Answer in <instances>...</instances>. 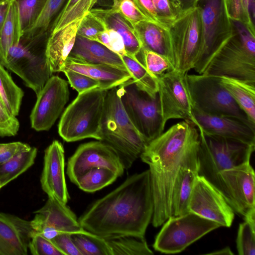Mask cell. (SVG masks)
Here are the masks:
<instances>
[{
	"mask_svg": "<svg viewBox=\"0 0 255 255\" xmlns=\"http://www.w3.org/2000/svg\"><path fill=\"white\" fill-rule=\"evenodd\" d=\"M153 210L148 169L128 177L97 200L78 221L85 230L106 240L125 236L144 238Z\"/></svg>",
	"mask_w": 255,
	"mask_h": 255,
	"instance_id": "cell-1",
	"label": "cell"
},
{
	"mask_svg": "<svg viewBox=\"0 0 255 255\" xmlns=\"http://www.w3.org/2000/svg\"><path fill=\"white\" fill-rule=\"evenodd\" d=\"M199 142L196 126L183 121L149 141L141 155V160L149 167L154 227L172 216L173 189L180 168L185 166L198 169Z\"/></svg>",
	"mask_w": 255,
	"mask_h": 255,
	"instance_id": "cell-2",
	"label": "cell"
},
{
	"mask_svg": "<svg viewBox=\"0 0 255 255\" xmlns=\"http://www.w3.org/2000/svg\"><path fill=\"white\" fill-rule=\"evenodd\" d=\"M101 141L114 148L125 169L140 157L148 143L125 110L119 86L107 91Z\"/></svg>",
	"mask_w": 255,
	"mask_h": 255,
	"instance_id": "cell-3",
	"label": "cell"
},
{
	"mask_svg": "<svg viewBox=\"0 0 255 255\" xmlns=\"http://www.w3.org/2000/svg\"><path fill=\"white\" fill-rule=\"evenodd\" d=\"M232 37L212 56L201 74L255 82V32L232 20Z\"/></svg>",
	"mask_w": 255,
	"mask_h": 255,
	"instance_id": "cell-4",
	"label": "cell"
},
{
	"mask_svg": "<svg viewBox=\"0 0 255 255\" xmlns=\"http://www.w3.org/2000/svg\"><path fill=\"white\" fill-rule=\"evenodd\" d=\"M106 90L94 88L78 94L63 112L58 133L67 142L92 138L102 140Z\"/></svg>",
	"mask_w": 255,
	"mask_h": 255,
	"instance_id": "cell-5",
	"label": "cell"
},
{
	"mask_svg": "<svg viewBox=\"0 0 255 255\" xmlns=\"http://www.w3.org/2000/svg\"><path fill=\"white\" fill-rule=\"evenodd\" d=\"M198 174L219 190L218 173L250 161L255 145L204 132L198 128Z\"/></svg>",
	"mask_w": 255,
	"mask_h": 255,
	"instance_id": "cell-6",
	"label": "cell"
},
{
	"mask_svg": "<svg viewBox=\"0 0 255 255\" xmlns=\"http://www.w3.org/2000/svg\"><path fill=\"white\" fill-rule=\"evenodd\" d=\"M193 110L214 116L237 118L255 128L220 82V77L203 74L185 76Z\"/></svg>",
	"mask_w": 255,
	"mask_h": 255,
	"instance_id": "cell-7",
	"label": "cell"
},
{
	"mask_svg": "<svg viewBox=\"0 0 255 255\" xmlns=\"http://www.w3.org/2000/svg\"><path fill=\"white\" fill-rule=\"evenodd\" d=\"M47 39L21 37L18 45L10 48L5 60L0 63L18 75L36 95L52 76L46 53Z\"/></svg>",
	"mask_w": 255,
	"mask_h": 255,
	"instance_id": "cell-8",
	"label": "cell"
},
{
	"mask_svg": "<svg viewBox=\"0 0 255 255\" xmlns=\"http://www.w3.org/2000/svg\"><path fill=\"white\" fill-rule=\"evenodd\" d=\"M169 29L171 39V63L174 69L187 74L193 69L202 44L200 7L197 5L181 12Z\"/></svg>",
	"mask_w": 255,
	"mask_h": 255,
	"instance_id": "cell-9",
	"label": "cell"
},
{
	"mask_svg": "<svg viewBox=\"0 0 255 255\" xmlns=\"http://www.w3.org/2000/svg\"><path fill=\"white\" fill-rule=\"evenodd\" d=\"M202 22L201 49L193 69L201 74L208 62L233 35L226 0H199Z\"/></svg>",
	"mask_w": 255,
	"mask_h": 255,
	"instance_id": "cell-10",
	"label": "cell"
},
{
	"mask_svg": "<svg viewBox=\"0 0 255 255\" xmlns=\"http://www.w3.org/2000/svg\"><path fill=\"white\" fill-rule=\"evenodd\" d=\"M163 225L153 247L157 252L167 254L182 252L206 234L221 227L191 212L171 216Z\"/></svg>",
	"mask_w": 255,
	"mask_h": 255,
	"instance_id": "cell-11",
	"label": "cell"
},
{
	"mask_svg": "<svg viewBox=\"0 0 255 255\" xmlns=\"http://www.w3.org/2000/svg\"><path fill=\"white\" fill-rule=\"evenodd\" d=\"M123 107L134 126L148 143L164 129L158 96H149L130 79L119 86Z\"/></svg>",
	"mask_w": 255,
	"mask_h": 255,
	"instance_id": "cell-12",
	"label": "cell"
},
{
	"mask_svg": "<svg viewBox=\"0 0 255 255\" xmlns=\"http://www.w3.org/2000/svg\"><path fill=\"white\" fill-rule=\"evenodd\" d=\"M219 190L235 213L255 225V179L250 161L218 173Z\"/></svg>",
	"mask_w": 255,
	"mask_h": 255,
	"instance_id": "cell-13",
	"label": "cell"
},
{
	"mask_svg": "<svg viewBox=\"0 0 255 255\" xmlns=\"http://www.w3.org/2000/svg\"><path fill=\"white\" fill-rule=\"evenodd\" d=\"M186 74L173 69L157 79V96L164 126L171 119H181L193 124V108Z\"/></svg>",
	"mask_w": 255,
	"mask_h": 255,
	"instance_id": "cell-14",
	"label": "cell"
},
{
	"mask_svg": "<svg viewBox=\"0 0 255 255\" xmlns=\"http://www.w3.org/2000/svg\"><path fill=\"white\" fill-rule=\"evenodd\" d=\"M105 167L123 175L125 169L116 151L111 146L99 140L81 144L68 159L67 174L76 184L79 179L90 169Z\"/></svg>",
	"mask_w": 255,
	"mask_h": 255,
	"instance_id": "cell-15",
	"label": "cell"
},
{
	"mask_svg": "<svg viewBox=\"0 0 255 255\" xmlns=\"http://www.w3.org/2000/svg\"><path fill=\"white\" fill-rule=\"evenodd\" d=\"M188 211L219 224L230 227L235 212L221 193L204 177L197 175L192 190Z\"/></svg>",
	"mask_w": 255,
	"mask_h": 255,
	"instance_id": "cell-16",
	"label": "cell"
},
{
	"mask_svg": "<svg viewBox=\"0 0 255 255\" xmlns=\"http://www.w3.org/2000/svg\"><path fill=\"white\" fill-rule=\"evenodd\" d=\"M36 96L30 116L31 128L38 131L48 130L69 100L68 83L58 76H52Z\"/></svg>",
	"mask_w": 255,
	"mask_h": 255,
	"instance_id": "cell-17",
	"label": "cell"
},
{
	"mask_svg": "<svg viewBox=\"0 0 255 255\" xmlns=\"http://www.w3.org/2000/svg\"><path fill=\"white\" fill-rule=\"evenodd\" d=\"M30 221L34 231L49 240L63 233H73L84 229L75 214L63 203L54 197H48L44 205L35 211Z\"/></svg>",
	"mask_w": 255,
	"mask_h": 255,
	"instance_id": "cell-18",
	"label": "cell"
},
{
	"mask_svg": "<svg viewBox=\"0 0 255 255\" xmlns=\"http://www.w3.org/2000/svg\"><path fill=\"white\" fill-rule=\"evenodd\" d=\"M64 149L62 143L54 140L45 150L40 178L42 190L48 197L66 204L69 199L65 175Z\"/></svg>",
	"mask_w": 255,
	"mask_h": 255,
	"instance_id": "cell-19",
	"label": "cell"
},
{
	"mask_svg": "<svg viewBox=\"0 0 255 255\" xmlns=\"http://www.w3.org/2000/svg\"><path fill=\"white\" fill-rule=\"evenodd\" d=\"M193 124L204 132L255 145V128L231 116H214L193 110Z\"/></svg>",
	"mask_w": 255,
	"mask_h": 255,
	"instance_id": "cell-20",
	"label": "cell"
},
{
	"mask_svg": "<svg viewBox=\"0 0 255 255\" xmlns=\"http://www.w3.org/2000/svg\"><path fill=\"white\" fill-rule=\"evenodd\" d=\"M33 232L30 221L0 212V255H27Z\"/></svg>",
	"mask_w": 255,
	"mask_h": 255,
	"instance_id": "cell-21",
	"label": "cell"
},
{
	"mask_svg": "<svg viewBox=\"0 0 255 255\" xmlns=\"http://www.w3.org/2000/svg\"><path fill=\"white\" fill-rule=\"evenodd\" d=\"M84 16L49 34L46 43V53L52 73L62 72L74 46L78 28Z\"/></svg>",
	"mask_w": 255,
	"mask_h": 255,
	"instance_id": "cell-22",
	"label": "cell"
},
{
	"mask_svg": "<svg viewBox=\"0 0 255 255\" xmlns=\"http://www.w3.org/2000/svg\"><path fill=\"white\" fill-rule=\"evenodd\" d=\"M68 58L79 62L107 65L128 71L120 55L97 41L77 35Z\"/></svg>",
	"mask_w": 255,
	"mask_h": 255,
	"instance_id": "cell-23",
	"label": "cell"
},
{
	"mask_svg": "<svg viewBox=\"0 0 255 255\" xmlns=\"http://www.w3.org/2000/svg\"><path fill=\"white\" fill-rule=\"evenodd\" d=\"M64 70H70L89 76L100 83V89L106 91L118 87L131 79L128 71L107 65L84 63L68 58Z\"/></svg>",
	"mask_w": 255,
	"mask_h": 255,
	"instance_id": "cell-24",
	"label": "cell"
},
{
	"mask_svg": "<svg viewBox=\"0 0 255 255\" xmlns=\"http://www.w3.org/2000/svg\"><path fill=\"white\" fill-rule=\"evenodd\" d=\"M90 12L104 23L106 28L113 29L121 35L127 55L137 58L141 52V44L130 23L112 7L92 8Z\"/></svg>",
	"mask_w": 255,
	"mask_h": 255,
	"instance_id": "cell-25",
	"label": "cell"
},
{
	"mask_svg": "<svg viewBox=\"0 0 255 255\" xmlns=\"http://www.w3.org/2000/svg\"><path fill=\"white\" fill-rule=\"evenodd\" d=\"M132 26L141 48L162 55L171 62V39L168 28L150 20L140 21Z\"/></svg>",
	"mask_w": 255,
	"mask_h": 255,
	"instance_id": "cell-26",
	"label": "cell"
},
{
	"mask_svg": "<svg viewBox=\"0 0 255 255\" xmlns=\"http://www.w3.org/2000/svg\"><path fill=\"white\" fill-rule=\"evenodd\" d=\"M220 82L255 126V82L221 77Z\"/></svg>",
	"mask_w": 255,
	"mask_h": 255,
	"instance_id": "cell-27",
	"label": "cell"
},
{
	"mask_svg": "<svg viewBox=\"0 0 255 255\" xmlns=\"http://www.w3.org/2000/svg\"><path fill=\"white\" fill-rule=\"evenodd\" d=\"M198 169L182 166L174 182L172 199V216H177L188 212V205Z\"/></svg>",
	"mask_w": 255,
	"mask_h": 255,
	"instance_id": "cell-28",
	"label": "cell"
},
{
	"mask_svg": "<svg viewBox=\"0 0 255 255\" xmlns=\"http://www.w3.org/2000/svg\"><path fill=\"white\" fill-rule=\"evenodd\" d=\"M68 0H47L34 26L21 37L28 40L47 38L55 20Z\"/></svg>",
	"mask_w": 255,
	"mask_h": 255,
	"instance_id": "cell-29",
	"label": "cell"
},
{
	"mask_svg": "<svg viewBox=\"0 0 255 255\" xmlns=\"http://www.w3.org/2000/svg\"><path fill=\"white\" fill-rule=\"evenodd\" d=\"M22 36L17 4L11 0L7 16L0 33V63L10 48L18 45Z\"/></svg>",
	"mask_w": 255,
	"mask_h": 255,
	"instance_id": "cell-30",
	"label": "cell"
},
{
	"mask_svg": "<svg viewBox=\"0 0 255 255\" xmlns=\"http://www.w3.org/2000/svg\"><path fill=\"white\" fill-rule=\"evenodd\" d=\"M121 57L131 76L133 83L140 91L155 98L157 95V79L152 75L138 58L127 54Z\"/></svg>",
	"mask_w": 255,
	"mask_h": 255,
	"instance_id": "cell-31",
	"label": "cell"
},
{
	"mask_svg": "<svg viewBox=\"0 0 255 255\" xmlns=\"http://www.w3.org/2000/svg\"><path fill=\"white\" fill-rule=\"evenodd\" d=\"M37 149H30L19 152L5 163L0 165V180L4 186L26 171L34 163Z\"/></svg>",
	"mask_w": 255,
	"mask_h": 255,
	"instance_id": "cell-32",
	"label": "cell"
},
{
	"mask_svg": "<svg viewBox=\"0 0 255 255\" xmlns=\"http://www.w3.org/2000/svg\"><path fill=\"white\" fill-rule=\"evenodd\" d=\"M82 255H113L107 240L83 229L70 234Z\"/></svg>",
	"mask_w": 255,
	"mask_h": 255,
	"instance_id": "cell-33",
	"label": "cell"
},
{
	"mask_svg": "<svg viewBox=\"0 0 255 255\" xmlns=\"http://www.w3.org/2000/svg\"><path fill=\"white\" fill-rule=\"evenodd\" d=\"M23 96V91L0 64V97L8 111L15 117L18 115Z\"/></svg>",
	"mask_w": 255,
	"mask_h": 255,
	"instance_id": "cell-34",
	"label": "cell"
},
{
	"mask_svg": "<svg viewBox=\"0 0 255 255\" xmlns=\"http://www.w3.org/2000/svg\"><path fill=\"white\" fill-rule=\"evenodd\" d=\"M118 177L116 173L107 168H93L81 176L76 185L85 192L93 193L112 184Z\"/></svg>",
	"mask_w": 255,
	"mask_h": 255,
	"instance_id": "cell-35",
	"label": "cell"
},
{
	"mask_svg": "<svg viewBox=\"0 0 255 255\" xmlns=\"http://www.w3.org/2000/svg\"><path fill=\"white\" fill-rule=\"evenodd\" d=\"M113 255H152L145 238L125 236L107 240Z\"/></svg>",
	"mask_w": 255,
	"mask_h": 255,
	"instance_id": "cell-36",
	"label": "cell"
},
{
	"mask_svg": "<svg viewBox=\"0 0 255 255\" xmlns=\"http://www.w3.org/2000/svg\"><path fill=\"white\" fill-rule=\"evenodd\" d=\"M94 5L93 0H68L53 23L50 32L59 30L84 16Z\"/></svg>",
	"mask_w": 255,
	"mask_h": 255,
	"instance_id": "cell-37",
	"label": "cell"
},
{
	"mask_svg": "<svg viewBox=\"0 0 255 255\" xmlns=\"http://www.w3.org/2000/svg\"><path fill=\"white\" fill-rule=\"evenodd\" d=\"M19 14L21 35L28 32L35 24L47 0H14Z\"/></svg>",
	"mask_w": 255,
	"mask_h": 255,
	"instance_id": "cell-38",
	"label": "cell"
},
{
	"mask_svg": "<svg viewBox=\"0 0 255 255\" xmlns=\"http://www.w3.org/2000/svg\"><path fill=\"white\" fill-rule=\"evenodd\" d=\"M143 64L148 71L156 78L166 72L174 69L169 60L165 56L149 50L141 48Z\"/></svg>",
	"mask_w": 255,
	"mask_h": 255,
	"instance_id": "cell-39",
	"label": "cell"
},
{
	"mask_svg": "<svg viewBox=\"0 0 255 255\" xmlns=\"http://www.w3.org/2000/svg\"><path fill=\"white\" fill-rule=\"evenodd\" d=\"M236 244L239 255H255V225L246 221L240 224Z\"/></svg>",
	"mask_w": 255,
	"mask_h": 255,
	"instance_id": "cell-40",
	"label": "cell"
},
{
	"mask_svg": "<svg viewBox=\"0 0 255 255\" xmlns=\"http://www.w3.org/2000/svg\"><path fill=\"white\" fill-rule=\"evenodd\" d=\"M112 8L133 26L144 20H150L132 0H113Z\"/></svg>",
	"mask_w": 255,
	"mask_h": 255,
	"instance_id": "cell-41",
	"label": "cell"
},
{
	"mask_svg": "<svg viewBox=\"0 0 255 255\" xmlns=\"http://www.w3.org/2000/svg\"><path fill=\"white\" fill-rule=\"evenodd\" d=\"M33 255H64L50 240L34 231L28 245Z\"/></svg>",
	"mask_w": 255,
	"mask_h": 255,
	"instance_id": "cell-42",
	"label": "cell"
},
{
	"mask_svg": "<svg viewBox=\"0 0 255 255\" xmlns=\"http://www.w3.org/2000/svg\"><path fill=\"white\" fill-rule=\"evenodd\" d=\"M159 22L169 28L179 15V12L170 0H152Z\"/></svg>",
	"mask_w": 255,
	"mask_h": 255,
	"instance_id": "cell-43",
	"label": "cell"
},
{
	"mask_svg": "<svg viewBox=\"0 0 255 255\" xmlns=\"http://www.w3.org/2000/svg\"><path fill=\"white\" fill-rule=\"evenodd\" d=\"M106 29L104 23L90 11L83 18L77 35L95 40L97 35Z\"/></svg>",
	"mask_w": 255,
	"mask_h": 255,
	"instance_id": "cell-44",
	"label": "cell"
},
{
	"mask_svg": "<svg viewBox=\"0 0 255 255\" xmlns=\"http://www.w3.org/2000/svg\"><path fill=\"white\" fill-rule=\"evenodd\" d=\"M95 41H97L121 56L127 54L123 38L115 30L106 28L99 33Z\"/></svg>",
	"mask_w": 255,
	"mask_h": 255,
	"instance_id": "cell-45",
	"label": "cell"
},
{
	"mask_svg": "<svg viewBox=\"0 0 255 255\" xmlns=\"http://www.w3.org/2000/svg\"><path fill=\"white\" fill-rule=\"evenodd\" d=\"M63 72L67 77L71 87L78 94L94 88H100V83L96 80L70 70H64Z\"/></svg>",
	"mask_w": 255,
	"mask_h": 255,
	"instance_id": "cell-46",
	"label": "cell"
},
{
	"mask_svg": "<svg viewBox=\"0 0 255 255\" xmlns=\"http://www.w3.org/2000/svg\"><path fill=\"white\" fill-rule=\"evenodd\" d=\"M19 128L18 120L9 113L0 97V136H14Z\"/></svg>",
	"mask_w": 255,
	"mask_h": 255,
	"instance_id": "cell-47",
	"label": "cell"
},
{
	"mask_svg": "<svg viewBox=\"0 0 255 255\" xmlns=\"http://www.w3.org/2000/svg\"><path fill=\"white\" fill-rule=\"evenodd\" d=\"M226 7L231 19L241 22L255 32L254 23L246 11L242 0H226Z\"/></svg>",
	"mask_w": 255,
	"mask_h": 255,
	"instance_id": "cell-48",
	"label": "cell"
},
{
	"mask_svg": "<svg viewBox=\"0 0 255 255\" xmlns=\"http://www.w3.org/2000/svg\"><path fill=\"white\" fill-rule=\"evenodd\" d=\"M50 240L64 255H82L70 233H61Z\"/></svg>",
	"mask_w": 255,
	"mask_h": 255,
	"instance_id": "cell-49",
	"label": "cell"
},
{
	"mask_svg": "<svg viewBox=\"0 0 255 255\" xmlns=\"http://www.w3.org/2000/svg\"><path fill=\"white\" fill-rule=\"evenodd\" d=\"M31 147L28 144L19 141L0 143V165L16 154L29 150Z\"/></svg>",
	"mask_w": 255,
	"mask_h": 255,
	"instance_id": "cell-50",
	"label": "cell"
},
{
	"mask_svg": "<svg viewBox=\"0 0 255 255\" xmlns=\"http://www.w3.org/2000/svg\"><path fill=\"white\" fill-rule=\"evenodd\" d=\"M132 0L150 21L160 24L152 0Z\"/></svg>",
	"mask_w": 255,
	"mask_h": 255,
	"instance_id": "cell-51",
	"label": "cell"
},
{
	"mask_svg": "<svg viewBox=\"0 0 255 255\" xmlns=\"http://www.w3.org/2000/svg\"><path fill=\"white\" fill-rule=\"evenodd\" d=\"M179 13L197 6L199 0H170Z\"/></svg>",
	"mask_w": 255,
	"mask_h": 255,
	"instance_id": "cell-52",
	"label": "cell"
},
{
	"mask_svg": "<svg viewBox=\"0 0 255 255\" xmlns=\"http://www.w3.org/2000/svg\"><path fill=\"white\" fill-rule=\"evenodd\" d=\"M11 0L0 3V33L6 20Z\"/></svg>",
	"mask_w": 255,
	"mask_h": 255,
	"instance_id": "cell-53",
	"label": "cell"
},
{
	"mask_svg": "<svg viewBox=\"0 0 255 255\" xmlns=\"http://www.w3.org/2000/svg\"><path fill=\"white\" fill-rule=\"evenodd\" d=\"M209 255H233L230 248L228 247L223 248L221 250L216 251L212 253H208Z\"/></svg>",
	"mask_w": 255,
	"mask_h": 255,
	"instance_id": "cell-54",
	"label": "cell"
},
{
	"mask_svg": "<svg viewBox=\"0 0 255 255\" xmlns=\"http://www.w3.org/2000/svg\"><path fill=\"white\" fill-rule=\"evenodd\" d=\"M3 186H3V185L2 184V182H1V181H0V189L2 187H3Z\"/></svg>",
	"mask_w": 255,
	"mask_h": 255,
	"instance_id": "cell-55",
	"label": "cell"
},
{
	"mask_svg": "<svg viewBox=\"0 0 255 255\" xmlns=\"http://www.w3.org/2000/svg\"><path fill=\"white\" fill-rule=\"evenodd\" d=\"M98 0H93L94 4H95L98 2Z\"/></svg>",
	"mask_w": 255,
	"mask_h": 255,
	"instance_id": "cell-56",
	"label": "cell"
},
{
	"mask_svg": "<svg viewBox=\"0 0 255 255\" xmlns=\"http://www.w3.org/2000/svg\"><path fill=\"white\" fill-rule=\"evenodd\" d=\"M5 0H0V3L3 2V1H4Z\"/></svg>",
	"mask_w": 255,
	"mask_h": 255,
	"instance_id": "cell-57",
	"label": "cell"
}]
</instances>
